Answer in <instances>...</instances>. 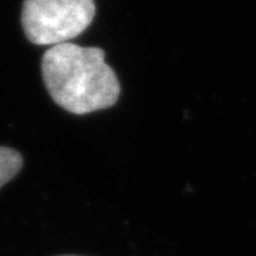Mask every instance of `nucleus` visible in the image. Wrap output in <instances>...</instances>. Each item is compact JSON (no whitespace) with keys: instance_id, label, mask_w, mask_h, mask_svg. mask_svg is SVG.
<instances>
[{"instance_id":"f257e3e1","label":"nucleus","mask_w":256,"mask_h":256,"mask_svg":"<svg viewBox=\"0 0 256 256\" xmlns=\"http://www.w3.org/2000/svg\"><path fill=\"white\" fill-rule=\"evenodd\" d=\"M42 76L56 104L76 116L107 110L121 94L118 77L100 47L52 46L42 58Z\"/></svg>"},{"instance_id":"f03ea898","label":"nucleus","mask_w":256,"mask_h":256,"mask_svg":"<svg viewBox=\"0 0 256 256\" xmlns=\"http://www.w3.org/2000/svg\"><path fill=\"white\" fill-rule=\"evenodd\" d=\"M94 16V0H24L22 28L30 43L57 46L80 36Z\"/></svg>"},{"instance_id":"7ed1b4c3","label":"nucleus","mask_w":256,"mask_h":256,"mask_svg":"<svg viewBox=\"0 0 256 256\" xmlns=\"http://www.w3.org/2000/svg\"><path fill=\"white\" fill-rule=\"evenodd\" d=\"M22 168V154L9 146H0V188L12 181L20 172Z\"/></svg>"},{"instance_id":"20e7f679","label":"nucleus","mask_w":256,"mask_h":256,"mask_svg":"<svg viewBox=\"0 0 256 256\" xmlns=\"http://www.w3.org/2000/svg\"><path fill=\"white\" fill-rule=\"evenodd\" d=\"M60 256H78V255H60Z\"/></svg>"}]
</instances>
